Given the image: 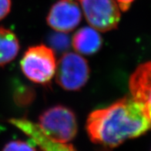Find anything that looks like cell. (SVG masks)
Returning a JSON list of instances; mask_svg holds the SVG:
<instances>
[{"label": "cell", "mask_w": 151, "mask_h": 151, "mask_svg": "<svg viewBox=\"0 0 151 151\" xmlns=\"http://www.w3.org/2000/svg\"><path fill=\"white\" fill-rule=\"evenodd\" d=\"M86 128L94 144L109 150L145 134L151 121L145 107L128 96L90 113Z\"/></svg>", "instance_id": "obj_1"}, {"label": "cell", "mask_w": 151, "mask_h": 151, "mask_svg": "<svg viewBox=\"0 0 151 151\" xmlns=\"http://www.w3.org/2000/svg\"><path fill=\"white\" fill-rule=\"evenodd\" d=\"M40 127L46 135L60 143H68L77 133V122L70 108L58 105L49 108L40 116Z\"/></svg>", "instance_id": "obj_2"}, {"label": "cell", "mask_w": 151, "mask_h": 151, "mask_svg": "<svg viewBox=\"0 0 151 151\" xmlns=\"http://www.w3.org/2000/svg\"><path fill=\"white\" fill-rule=\"evenodd\" d=\"M20 65L29 80L36 83L46 84L56 73L57 63L53 50L45 45H39L29 48Z\"/></svg>", "instance_id": "obj_3"}, {"label": "cell", "mask_w": 151, "mask_h": 151, "mask_svg": "<svg viewBox=\"0 0 151 151\" xmlns=\"http://www.w3.org/2000/svg\"><path fill=\"white\" fill-rule=\"evenodd\" d=\"M87 61L74 52L63 54L56 65V83L69 91H77L83 87L90 77Z\"/></svg>", "instance_id": "obj_4"}, {"label": "cell", "mask_w": 151, "mask_h": 151, "mask_svg": "<svg viewBox=\"0 0 151 151\" xmlns=\"http://www.w3.org/2000/svg\"><path fill=\"white\" fill-rule=\"evenodd\" d=\"M91 27L100 32L116 29L120 9L115 0H77Z\"/></svg>", "instance_id": "obj_5"}, {"label": "cell", "mask_w": 151, "mask_h": 151, "mask_svg": "<svg viewBox=\"0 0 151 151\" xmlns=\"http://www.w3.org/2000/svg\"><path fill=\"white\" fill-rule=\"evenodd\" d=\"M81 19L80 6L73 0H59L50 9L46 19L52 29L63 33L73 31Z\"/></svg>", "instance_id": "obj_6"}, {"label": "cell", "mask_w": 151, "mask_h": 151, "mask_svg": "<svg viewBox=\"0 0 151 151\" xmlns=\"http://www.w3.org/2000/svg\"><path fill=\"white\" fill-rule=\"evenodd\" d=\"M9 123L29 137L30 141L42 151H76L71 144L60 143L48 137L37 123L29 119H11Z\"/></svg>", "instance_id": "obj_7"}, {"label": "cell", "mask_w": 151, "mask_h": 151, "mask_svg": "<svg viewBox=\"0 0 151 151\" xmlns=\"http://www.w3.org/2000/svg\"><path fill=\"white\" fill-rule=\"evenodd\" d=\"M129 89L132 97L145 107L151 121V62L136 69L129 78Z\"/></svg>", "instance_id": "obj_8"}, {"label": "cell", "mask_w": 151, "mask_h": 151, "mask_svg": "<svg viewBox=\"0 0 151 151\" xmlns=\"http://www.w3.org/2000/svg\"><path fill=\"white\" fill-rule=\"evenodd\" d=\"M103 44L101 36L93 27H83L74 34L73 46L79 53L90 56L98 52Z\"/></svg>", "instance_id": "obj_9"}, {"label": "cell", "mask_w": 151, "mask_h": 151, "mask_svg": "<svg viewBox=\"0 0 151 151\" xmlns=\"http://www.w3.org/2000/svg\"><path fill=\"white\" fill-rule=\"evenodd\" d=\"M19 51L18 38L8 29L0 27V66L14 60Z\"/></svg>", "instance_id": "obj_10"}, {"label": "cell", "mask_w": 151, "mask_h": 151, "mask_svg": "<svg viewBox=\"0 0 151 151\" xmlns=\"http://www.w3.org/2000/svg\"><path fill=\"white\" fill-rule=\"evenodd\" d=\"M2 151H36V150L30 143L15 140L6 144Z\"/></svg>", "instance_id": "obj_11"}, {"label": "cell", "mask_w": 151, "mask_h": 151, "mask_svg": "<svg viewBox=\"0 0 151 151\" xmlns=\"http://www.w3.org/2000/svg\"><path fill=\"white\" fill-rule=\"evenodd\" d=\"M11 10V0H0V21L9 13Z\"/></svg>", "instance_id": "obj_12"}, {"label": "cell", "mask_w": 151, "mask_h": 151, "mask_svg": "<svg viewBox=\"0 0 151 151\" xmlns=\"http://www.w3.org/2000/svg\"><path fill=\"white\" fill-rule=\"evenodd\" d=\"M115 1L117 3L119 9L122 10L123 12H126L129 9L130 5L134 0H115Z\"/></svg>", "instance_id": "obj_13"}]
</instances>
